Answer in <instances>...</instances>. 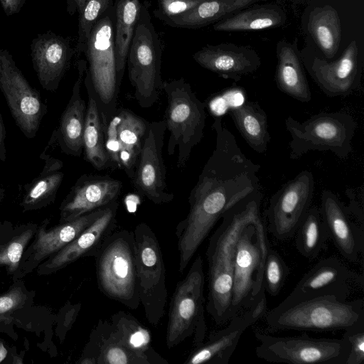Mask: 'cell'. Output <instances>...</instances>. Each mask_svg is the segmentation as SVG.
<instances>
[{
	"mask_svg": "<svg viewBox=\"0 0 364 364\" xmlns=\"http://www.w3.org/2000/svg\"><path fill=\"white\" fill-rule=\"evenodd\" d=\"M212 128L216 134L215 148L190 193L188 213L176 226L181 274L225 213L260 188V166L242 153L221 117H214Z\"/></svg>",
	"mask_w": 364,
	"mask_h": 364,
	"instance_id": "6da1fadb",
	"label": "cell"
},
{
	"mask_svg": "<svg viewBox=\"0 0 364 364\" xmlns=\"http://www.w3.org/2000/svg\"><path fill=\"white\" fill-rule=\"evenodd\" d=\"M262 193L259 188L241 199L221 218L206 250L208 293L206 310L216 324L231 318V301L236 243L242 229L260 217Z\"/></svg>",
	"mask_w": 364,
	"mask_h": 364,
	"instance_id": "7a4b0ae2",
	"label": "cell"
},
{
	"mask_svg": "<svg viewBox=\"0 0 364 364\" xmlns=\"http://www.w3.org/2000/svg\"><path fill=\"white\" fill-rule=\"evenodd\" d=\"M272 331H333L364 328L362 299L348 301L333 295L283 300L265 314Z\"/></svg>",
	"mask_w": 364,
	"mask_h": 364,
	"instance_id": "3957f363",
	"label": "cell"
},
{
	"mask_svg": "<svg viewBox=\"0 0 364 364\" xmlns=\"http://www.w3.org/2000/svg\"><path fill=\"white\" fill-rule=\"evenodd\" d=\"M97 286L107 297L130 309L140 304L134 231H113L94 256Z\"/></svg>",
	"mask_w": 364,
	"mask_h": 364,
	"instance_id": "277c9868",
	"label": "cell"
},
{
	"mask_svg": "<svg viewBox=\"0 0 364 364\" xmlns=\"http://www.w3.org/2000/svg\"><path fill=\"white\" fill-rule=\"evenodd\" d=\"M115 15L113 3L95 23L83 51L87 60L85 74L93 86L106 126L117 109L120 87L117 82L114 47Z\"/></svg>",
	"mask_w": 364,
	"mask_h": 364,
	"instance_id": "5b68a950",
	"label": "cell"
},
{
	"mask_svg": "<svg viewBox=\"0 0 364 364\" xmlns=\"http://www.w3.org/2000/svg\"><path fill=\"white\" fill-rule=\"evenodd\" d=\"M162 89L167 97L164 120L170 133L167 152L172 156L177 149L176 166L183 168L193 147L203 136L205 105L183 77L164 81Z\"/></svg>",
	"mask_w": 364,
	"mask_h": 364,
	"instance_id": "8992f818",
	"label": "cell"
},
{
	"mask_svg": "<svg viewBox=\"0 0 364 364\" xmlns=\"http://www.w3.org/2000/svg\"><path fill=\"white\" fill-rule=\"evenodd\" d=\"M284 124L291 136V159H298L312 151H331L339 159H346L353 151L356 122L348 113L321 112L304 122L289 116Z\"/></svg>",
	"mask_w": 364,
	"mask_h": 364,
	"instance_id": "52a82bcc",
	"label": "cell"
},
{
	"mask_svg": "<svg viewBox=\"0 0 364 364\" xmlns=\"http://www.w3.org/2000/svg\"><path fill=\"white\" fill-rule=\"evenodd\" d=\"M161 58L160 38L152 23L147 5L141 4L127 63L135 99L143 108L153 106L163 90Z\"/></svg>",
	"mask_w": 364,
	"mask_h": 364,
	"instance_id": "ba28073f",
	"label": "cell"
},
{
	"mask_svg": "<svg viewBox=\"0 0 364 364\" xmlns=\"http://www.w3.org/2000/svg\"><path fill=\"white\" fill-rule=\"evenodd\" d=\"M268 248L259 217L242 229L236 243L231 318L265 296L263 274Z\"/></svg>",
	"mask_w": 364,
	"mask_h": 364,
	"instance_id": "9c48e42d",
	"label": "cell"
},
{
	"mask_svg": "<svg viewBox=\"0 0 364 364\" xmlns=\"http://www.w3.org/2000/svg\"><path fill=\"white\" fill-rule=\"evenodd\" d=\"M204 287L203 259L198 256L186 277L177 283L171 299L166 333L168 348H174L193 335L195 347L204 342L207 330Z\"/></svg>",
	"mask_w": 364,
	"mask_h": 364,
	"instance_id": "30bf717a",
	"label": "cell"
},
{
	"mask_svg": "<svg viewBox=\"0 0 364 364\" xmlns=\"http://www.w3.org/2000/svg\"><path fill=\"white\" fill-rule=\"evenodd\" d=\"M134 233L140 304L148 322L157 326L164 315L168 296L162 250L146 223L136 225Z\"/></svg>",
	"mask_w": 364,
	"mask_h": 364,
	"instance_id": "8fae6325",
	"label": "cell"
},
{
	"mask_svg": "<svg viewBox=\"0 0 364 364\" xmlns=\"http://www.w3.org/2000/svg\"><path fill=\"white\" fill-rule=\"evenodd\" d=\"M256 355L270 363L289 364H346L349 353L348 341L341 338H311L306 333L281 337L255 333Z\"/></svg>",
	"mask_w": 364,
	"mask_h": 364,
	"instance_id": "7c38bea8",
	"label": "cell"
},
{
	"mask_svg": "<svg viewBox=\"0 0 364 364\" xmlns=\"http://www.w3.org/2000/svg\"><path fill=\"white\" fill-rule=\"evenodd\" d=\"M0 90L16 124L26 138L33 139L48 107L6 49H0Z\"/></svg>",
	"mask_w": 364,
	"mask_h": 364,
	"instance_id": "4fadbf2b",
	"label": "cell"
},
{
	"mask_svg": "<svg viewBox=\"0 0 364 364\" xmlns=\"http://www.w3.org/2000/svg\"><path fill=\"white\" fill-rule=\"evenodd\" d=\"M314 192V175L304 170L271 196L265 213L268 230L277 240H285L295 235L310 208Z\"/></svg>",
	"mask_w": 364,
	"mask_h": 364,
	"instance_id": "5bb4252c",
	"label": "cell"
},
{
	"mask_svg": "<svg viewBox=\"0 0 364 364\" xmlns=\"http://www.w3.org/2000/svg\"><path fill=\"white\" fill-rule=\"evenodd\" d=\"M166 130L164 119L149 122L132 178L137 193L156 205L170 203L174 198L167 188L162 155Z\"/></svg>",
	"mask_w": 364,
	"mask_h": 364,
	"instance_id": "9a60e30c",
	"label": "cell"
},
{
	"mask_svg": "<svg viewBox=\"0 0 364 364\" xmlns=\"http://www.w3.org/2000/svg\"><path fill=\"white\" fill-rule=\"evenodd\" d=\"M267 313L266 297L230 318L224 328L211 333L189 353L185 364H228L242 333Z\"/></svg>",
	"mask_w": 364,
	"mask_h": 364,
	"instance_id": "2e32d148",
	"label": "cell"
},
{
	"mask_svg": "<svg viewBox=\"0 0 364 364\" xmlns=\"http://www.w3.org/2000/svg\"><path fill=\"white\" fill-rule=\"evenodd\" d=\"M106 206L74 220L60 223L49 230L46 229L48 220H46L37 229L33 242L23 252L18 269L15 272V277L21 278L31 272L43 260L55 255L73 241L103 213Z\"/></svg>",
	"mask_w": 364,
	"mask_h": 364,
	"instance_id": "e0dca14e",
	"label": "cell"
},
{
	"mask_svg": "<svg viewBox=\"0 0 364 364\" xmlns=\"http://www.w3.org/2000/svg\"><path fill=\"white\" fill-rule=\"evenodd\" d=\"M119 203L114 200L107 205L103 213L66 246L41 264L38 274H53L76 260L94 257L105 239L117 225Z\"/></svg>",
	"mask_w": 364,
	"mask_h": 364,
	"instance_id": "ac0fdd59",
	"label": "cell"
},
{
	"mask_svg": "<svg viewBox=\"0 0 364 364\" xmlns=\"http://www.w3.org/2000/svg\"><path fill=\"white\" fill-rule=\"evenodd\" d=\"M122 188V182L116 178L82 175L60 204V223L74 220L117 200Z\"/></svg>",
	"mask_w": 364,
	"mask_h": 364,
	"instance_id": "d6986e66",
	"label": "cell"
},
{
	"mask_svg": "<svg viewBox=\"0 0 364 364\" xmlns=\"http://www.w3.org/2000/svg\"><path fill=\"white\" fill-rule=\"evenodd\" d=\"M319 210L329 238L345 259L355 262L363 252V227L352 216L347 206L329 190L322 191Z\"/></svg>",
	"mask_w": 364,
	"mask_h": 364,
	"instance_id": "ffe728a7",
	"label": "cell"
},
{
	"mask_svg": "<svg viewBox=\"0 0 364 364\" xmlns=\"http://www.w3.org/2000/svg\"><path fill=\"white\" fill-rule=\"evenodd\" d=\"M309 71L326 96L346 97L353 94L360 85V67L356 41H352L336 60L315 57Z\"/></svg>",
	"mask_w": 364,
	"mask_h": 364,
	"instance_id": "44dd1931",
	"label": "cell"
},
{
	"mask_svg": "<svg viewBox=\"0 0 364 364\" xmlns=\"http://www.w3.org/2000/svg\"><path fill=\"white\" fill-rule=\"evenodd\" d=\"M31 50L33 67L41 87L47 91H56L75 53L70 41L47 31L33 39Z\"/></svg>",
	"mask_w": 364,
	"mask_h": 364,
	"instance_id": "7402d4cb",
	"label": "cell"
},
{
	"mask_svg": "<svg viewBox=\"0 0 364 364\" xmlns=\"http://www.w3.org/2000/svg\"><path fill=\"white\" fill-rule=\"evenodd\" d=\"M355 279L354 272L339 259L327 257L312 267L284 300L293 301L320 295H333L347 299L350 284Z\"/></svg>",
	"mask_w": 364,
	"mask_h": 364,
	"instance_id": "603a6c76",
	"label": "cell"
},
{
	"mask_svg": "<svg viewBox=\"0 0 364 364\" xmlns=\"http://www.w3.org/2000/svg\"><path fill=\"white\" fill-rule=\"evenodd\" d=\"M193 58L201 67L235 82L255 72L262 63L251 47L229 43L207 45L196 52Z\"/></svg>",
	"mask_w": 364,
	"mask_h": 364,
	"instance_id": "cb8c5ba5",
	"label": "cell"
},
{
	"mask_svg": "<svg viewBox=\"0 0 364 364\" xmlns=\"http://www.w3.org/2000/svg\"><path fill=\"white\" fill-rule=\"evenodd\" d=\"M87 62L77 63V77L73 87L70 98L61 114L58 127L54 130L55 142L63 152L73 156H80L83 152V132L87 105L81 96Z\"/></svg>",
	"mask_w": 364,
	"mask_h": 364,
	"instance_id": "d4e9b609",
	"label": "cell"
},
{
	"mask_svg": "<svg viewBox=\"0 0 364 364\" xmlns=\"http://www.w3.org/2000/svg\"><path fill=\"white\" fill-rule=\"evenodd\" d=\"M83 82L88 98L83 132V152L86 161L95 169L102 171L112 168L105 149L107 126L103 122L93 86L85 74Z\"/></svg>",
	"mask_w": 364,
	"mask_h": 364,
	"instance_id": "484cf974",
	"label": "cell"
},
{
	"mask_svg": "<svg viewBox=\"0 0 364 364\" xmlns=\"http://www.w3.org/2000/svg\"><path fill=\"white\" fill-rule=\"evenodd\" d=\"M47 146L40 156L44 161L41 173L23 186L21 206L23 211L35 210L53 203L64 178L63 162L47 153Z\"/></svg>",
	"mask_w": 364,
	"mask_h": 364,
	"instance_id": "4316f807",
	"label": "cell"
},
{
	"mask_svg": "<svg viewBox=\"0 0 364 364\" xmlns=\"http://www.w3.org/2000/svg\"><path fill=\"white\" fill-rule=\"evenodd\" d=\"M109 322L116 339L140 356L146 364H168L154 349L149 329L132 314L119 311L112 315Z\"/></svg>",
	"mask_w": 364,
	"mask_h": 364,
	"instance_id": "83f0119b",
	"label": "cell"
},
{
	"mask_svg": "<svg viewBox=\"0 0 364 364\" xmlns=\"http://www.w3.org/2000/svg\"><path fill=\"white\" fill-rule=\"evenodd\" d=\"M277 55L275 81L278 89L296 100L309 102L311 92L302 62L295 49L286 43H279Z\"/></svg>",
	"mask_w": 364,
	"mask_h": 364,
	"instance_id": "f1b7e54d",
	"label": "cell"
},
{
	"mask_svg": "<svg viewBox=\"0 0 364 364\" xmlns=\"http://www.w3.org/2000/svg\"><path fill=\"white\" fill-rule=\"evenodd\" d=\"M261 1L266 0H204L183 14L161 20L172 27L196 29L222 20Z\"/></svg>",
	"mask_w": 364,
	"mask_h": 364,
	"instance_id": "f546056e",
	"label": "cell"
},
{
	"mask_svg": "<svg viewBox=\"0 0 364 364\" xmlns=\"http://www.w3.org/2000/svg\"><path fill=\"white\" fill-rule=\"evenodd\" d=\"M228 114L247 144L257 153H265L270 135L267 115L259 104L246 100L230 108Z\"/></svg>",
	"mask_w": 364,
	"mask_h": 364,
	"instance_id": "4dcf8cb0",
	"label": "cell"
},
{
	"mask_svg": "<svg viewBox=\"0 0 364 364\" xmlns=\"http://www.w3.org/2000/svg\"><path fill=\"white\" fill-rule=\"evenodd\" d=\"M118 126L119 159L127 176L132 179L149 122L129 109L120 108Z\"/></svg>",
	"mask_w": 364,
	"mask_h": 364,
	"instance_id": "1f68e13d",
	"label": "cell"
},
{
	"mask_svg": "<svg viewBox=\"0 0 364 364\" xmlns=\"http://www.w3.org/2000/svg\"><path fill=\"white\" fill-rule=\"evenodd\" d=\"M217 21V31H243L262 30L281 26L285 23L284 11L278 6L256 5Z\"/></svg>",
	"mask_w": 364,
	"mask_h": 364,
	"instance_id": "d6a6232c",
	"label": "cell"
},
{
	"mask_svg": "<svg viewBox=\"0 0 364 364\" xmlns=\"http://www.w3.org/2000/svg\"><path fill=\"white\" fill-rule=\"evenodd\" d=\"M114 5V47L117 82L120 87L141 4L140 0H116Z\"/></svg>",
	"mask_w": 364,
	"mask_h": 364,
	"instance_id": "836d02e7",
	"label": "cell"
},
{
	"mask_svg": "<svg viewBox=\"0 0 364 364\" xmlns=\"http://www.w3.org/2000/svg\"><path fill=\"white\" fill-rule=\"evenodd\" d=\"M309 31L327 58L336 54L341 38V26L337 11L330 5L316 7L310 14Z\"/></svg>",
	"mask_w": 364,
	"mask_h": 364,
	"instance_id": "e575fe53",
	"label": "cell"
},
{
	"mask_svg": "<svg viewBox=\"0 0 364 364\" xmlns=\"http://www.w3.org/2000/svg\"><path fill=\"white\" fill-rule=\"evenodd\" d=\"M295 233L296 250L309 259L316 258L329 238L320 210L316 207L309 208Z\"/></svg>",
	"mask_w": 364,
	"mask_h": 364,
	"instance_id": "d590c367",
	"label": "cell"
},
{
	"mask_svg": "<svg viewBox=\"0 0 364 364\" xmlns=\"http://www.w3.org/2000/svg\"><path fill=\"white\" fill-rule=\"evenodd\" d=\"M95 328L100 338L98 364H146L140 356L116 339L109 321L100 319Z\"/></svg>",
	"mask_w": 364,
	"mask_h": 364,
	"instance_id": "8d00e7d4",
	"label": "cell"
},
{
	"mask_svg": "<svg viewBox=\"0 0 364 364\" xmlns=\"http://www.w3.org/2000/svg\"><path fill=\"white\" fill-rule=\"evenodd\" d=\"M37 229L36 225H27L20 233L0 245V267H7L9 274H14L17 271L25 248L33 238Z\"/></svg>",
	"mask_w": 364,
	"mask_h": 364,
	"instance_id": "74e56055",
	"label": "cell"
},
{
	"mask_svg": "<svg viewBox=\"0 0 364 364\" xmlns=\"http://www.w3.org/2000/svg\"><path fill=\"white\" fill-rule=\"evenodd\" d=\"M112 4V0H86L79 14L78 36L75 53L79 55L83 53L92 27L102 14Z\"/></svg>",
	"mask_w": 364,
	"mask_h": 364,
	"instance_id": "f35d334b",
	"label": "cell"
},
{
	"mask_svg": "<svg viewBox=\"0 0 364 364\" xmlns=\"http://www.w3.org/2000/svg\"><path fill=\"white\" fill-rule=\"evenodd\" d=\"M289 272V267L279 254L269 247L263 274L264 290L270 296H277L284 285Z\"/></svg>",
	"mask_w": 364,
	"mask_h": 364,
	"instance_id": "ab89813d",
	"label": "cell"
},
{
	"mask_svg": "<svg viewBox=\"0 0 364 364\" xmlns=\"http://www.w3.org/2000/svg\"><path fill=\"white\" fill-rule=\"evenodd\" d=\"M121 109H117L115 114L109 120L105 130V149L110 161L112 168L122 169L119 159V141L118 126L121 122Z\"/></svg>",
	"mask_w": 364,
	"mask_h": 364,
	"instance_id": "60d3db41",
	"label": "cell"
},
{
	"mask_svg": "<svg viewBox=\"0 0 364 364\" xmlns=\"http://www.w3.org/2000/svg\"><path fill=\"white\" fill-rule=\"evenodd\" d=\"M26 298L25 290L19 285L13 286L6 293L0 295V322L9 318L15 311L21 308Z\"/></svg>",
	"mask_w": 364,
	"mask_h": 364,
	"instance_id": "b9f144b4",
	"label": "cell"
},
{
	"mask_svg": "<svg viewBox=\"0 0 364 364\" xmlns=\"http://www.w3.org/2000/svg\"><path fill=\"white\" fill-rule=\"evenodd\" d=\"M204 0H157L158 9L154 14L161 20L183 14Z\"/></svg>",
	"mask_w": 364,
	"mask_h": 364,
	"instance_id": "7bdbcfd3",
	"label": "cell"
},
{
	"mask_svg": "<svg viewBox=\"0 0 364 364\" xmlns=\"http://www.w3.org/2000/svg\"><path fill=\"white\" fill-rule=\"evenodd\" d=\"M344 337L349 344L346 364L364 363V328L345 331Z\"/></svg>",
	"mask_w": 364,
	"mask_h": 364,
	"instance_id": "ee69618b",
	"label": "cell"
},
{
	"mask_svg": "<svg viewBox=\"0 0 364 364\" xmlns=\"http://www.w3.org/2000/svg\"><path fill=\"white\" fill-rule=\"evenodd\" d=\"M26 0H0V3L6 16L18 13L23 6Z\"/></svg>",
	"mask_w": 364,
	"mask_h": 364,
	"instance_id": "f6af8a7d",
	"label": "cell"
},
{
	"mask_svg": "<svg viewBox=\"0 0 364 364\" xmlns=\"http://www.w3.org/2000/svg\"><path fill=\"white\" fill-rule=\"evenodd\" d=\"M6 127L0 112V161L2 162H5L6 160Z\"/></svg>",
	"mask_w": 364,
	"mask_h": 364,
	"instance_id": "bcb514c9",
	"label": "cell"
},
{
	"mask_svg": "<svg viewBox=\"0 0 364 364\" xmlns=\"http://www.w3.org/2000/svg\"><path fill=\"white\" fill-rule=\"evenodd\" d=\"M67 3V11L70 15H73L76 11V6L74 0H66Z\"/></svg>",
	"mask_w": 364,
	"mask_h": 364,
	"instance_id": "7dc6e473",
	"label": "cell"
},
{
	"mask_svg": "<svg viewBox=\"0 0 364 364\" xmlns=\"http://www.w3.org/2000/svg\"><path fill=\"white\" fill-rule=\"evenodd\" d=\"M7 355V350L5 348L2 342L0 341V363L2 362Z\"/></svg>",
	"mask_w": 364,
	"mask_h": 364,
	"instance_id": "c3c4849f",
	"label": "cell"
},
{
	"mask_svg": "<svg viewBox=\"0 0 364 364\" xmlns=\"http://www.w3.org/2000/svg\"><path fill=\"white\" fill-rule=\"evenodd\" d=\"M86 0H74L77 11L80 14L85 5Z\"/></svg>",
	"mask_w": 364,
	"mask_h": 364,
	"instance_id": "681fc988",
	"label": "cell"
},
{
	"mask_svg": "<svg viewBox=\"0 0 364 364\" xmlns=\"http://www.w3.org/2000/svg\"><path fill=\"white\" fill-rule=\"evenodd\" d=\"M5 196V190L0 186V203L2 201Z\"/></svg>",
	"mask_w": 364,
	"mask_h": 364,
	"instance_id": "f907efd6",
	"label": "cell"
}]
</instances>
